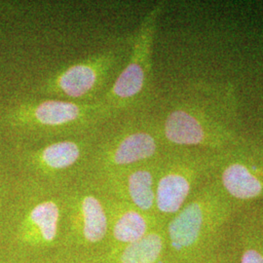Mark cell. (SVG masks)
I'll return each mask as SVG.
<instances>
[{
    "label": "cell",
    "instance_id": "cell-5",
    "mask_svg": "<svg viewBox=\"0 0 263 263\" xmlns=\"http://www.w3.org/2000/svg\"><path fill=\"white\" fill-rule=\"evenodd\" d=\"M102 103L73 102L56 98L26 100L12 105L4 115L10 128L35 139H66L92 133L103 121Z\"/></svg>",
    "mask_w": 263,
    "mask_h": 263
},
{
    "label": "cell",
    "instance_id": "cell-13",
    "mask_svg": "<svg viewBox=\"0 0 263 263\" xmlns=\"http://www.w3.org/2000/svg\"><path fill=\"white\" fill-rule=\"evenodd\" d=\"M223 250L229 263H263V202L237 212Z\"/></svg>",
    "mask_w": 263,
    "mask_h": 263
},
{
    "label": "cell",
    "instance_id": "cell-11",
    "mask_svg": "<svg viewBox=\"0 0 263 263\" xmlns=\"http://www.w3.org/2000/svg\"><path fill=\"white\" fill-rule=\"evenodd\" d=\"M165 146L159 125H132L95 146L88 174L100 175L158 159Z\"/></svg>",
    "mask_w": 263,
    "mask_h": 263
},
{
    "label": "cell",
    "instance_id": "cell-16",
    "mask_svg": "<svg viewBox=\"0 0 263 263\" xmlns=\"http://www.w3.org/2000/svg\"><path fill=\"white\" fill-rule=\"evenodd\" d=\"M18 179L19 176L10 173L8 170L0 164V214L11 197ZM0 263H3L1 257Z\"/></svg>",
    "mask_w": 263,
    "mask_h": 263
},
{
    "label": "cell",
    "instance_id": "cell-19",
    "mask_svg": "<svg viewBox=\"0 0 263 263\" xmlns=\"http://www.w3.org/2000/svg\"><path fill=\"white\" fill-rule=\"evenodd\" d=\"M13 7V5L11 3L7 2H0V12L2 11H6V10H11Z\"/></svg>",
    "mask_w": 263,
    "mask_h": 263
},
{
    "label": "cell",
    "instance_id": "cell-1",
    "mask_svg": "<svg viewBox=\"0 0 263 263\" xmlns=\"http://www.w3.org/2000/svg\"><path fill=\"white\" fill-rule=\"evenodd\" d=\"M63 189L20 175L0 214V257L22 262L63 252Z\"/></svg>",
    "mask_w": 263,
    "mask_h": 263
},
{
    "label": "cell",
    "instance_id": "cell-3",
    "mask_svg": "<svg viewBox=\"0 0 263 263\" xmlns=\"http://www.w3.org/2000/svg\"><path fill=\"white\" fill-rule=\"evenodd\" d=\"M239 210L216 179H208L165 224L171 263H194L220 252Z\"/></svg>",
    "mask_w": 263,
    "mask_h": 263
},
{
    "label": "cell",
    "instance_id": "cell-6",
    "mask_svg": "<svg viewBox=\"0 0 263 263\" xmlns=\"http://www.w3.org/2000/svg\"><path fill=\"white\" fill-rule=\"evenodd\" d=\"M220 152L174 147L160 158L156 182V216L166 224L192 194L213 178Z\"/></svg>",
    "mask_w": 263,
    "mask_h": 263
},
{
    "label": "cell",
    "instance_id": "cell-12",
    "mask_svg": "<svg viewBox=\"0 0 263 263\" xmlns=\"http://www.w3.org/2000/svg\"><path fill=\"white\" fill-rule=\"evenodd\" d=\"M160 158L100 175H90L109 197L128 203L146 215L157 217L156 182Z\"/></svg>",
    "mask_w": 263,
    "mask_h": 263
},
{
    "label": "cell",
    "instance_id": "cell-18",
    "mask_svg": "<svg viewBox=\"0 0 263 263\" xmlns=\"http://www.w3.org/2000/svg\"><path fill=\"white\" fill-rule=\"evenodd\" d=\"M194 263H229V259H228L226 251L222 249L217 254Z\"/></svg>",
    "mask_w": 263,
    "mask_h": 263
},
{
    "label": "cell",
    "instance_id": "cell-15",
    "mask_svg": "<svg viewBox=\"0 0 263 263\" xmlns=\"http://www.w3.org/2000/svg\"><path fill=\"white\" fill-rule=\"evenodd\" d=\"M101 263H171L165 224L156 227L141 240L110 252Z\"/></svg>",
    "mask_w": 263,
    "mask_h": 263
},
{
    "label": "cell",
    "instance_id": "cell-17",
    "mask_svg": "<svg viewBox=\"0 0 263 263\" xmlns=\"http://www.w3.org/2000/svg\"><path fill=\"white\" fill-rule=\"evenodd\" d=\"M13 263H101V261L63 251L36 259Z\"/></svg>",
    "mask_w": 263,
    "mask_h": 263
},
{
    "label": "cell",
    "instance_id": "cell-10",
    "mask_svg": "<svg viewBox=\"0 0 263 263\" xmlns=\"http://www.w3.org/2000/svg\"><path fill=\"white\" fill-rule=\"evenodd\" d=\"M213 178L240 209L263 202V141L243 138L220 152Z\"/></svg>",
    "mask_w": 263,
    "mask_h": 263
},
{
    "label": "cell",
    "instance_id": "cell-8",
    "mask_svg": "<svg viewBox=\"0 0 263 263\" xmlns=\"http://www.w3.org/2000/svg\"><path fill=\"white\" fill-rule=\"evenodd\" d=\"M163 9L162 3L152 7L132 36L127 65L100 99L106 119L131 107L146 91L151 79L154 39Z\"/></svg>",
    "mask_w": 263,
    "mask_h": 263
},
{
    "label": "cell",
    "instance_id": "cell-4",
    "mask_svg": "<svg viewBox=\"0 0 263 263\" xmlns=\"http://www.w3.org/2000/svg\"><path fill=\"white\" fill-rule=\"evenodd\" d=\"M62 248L64 252L96 260L108 253L107 197L90 174L63 189Z\"/></svg>",
    "mask_w": 263,
    "mask_h": 263
},
{
    "label": "cell",
    "instance_id": "cell-2",
    "mask_svg": "<svg viewBox=\"0 0 263 263\" xmlns=\"http://www.w3.org/2000/svg\"><path fill=\"white\" fill-rule=\"evenodd\" d=\"M238 125L233 91L201 86L173 105L159 127L166 145L222 152L243 139Z\"/></svg>",
    "mask_w": 263,
    "mask_h": 263
},
{
    "label": "cell",
    "instance_id": "cell-9",
    "mask_svg": "<svg viewBox=\"0 0 263 263\" xmlns=\"http://www.w3.org/2000/svg\"><path fill=\"white\" fill-rule=\"evenodd\" d=\"M126 47L118 44L65 66L43 82L40 94L73 102H93L122 63Z\"/></svg>",
    "mask_w": 263,
    "mask_h": 263
},
{
    "label": "cell",
    "instance_id": "cell-14",
    "mask_svg": "<svg viewBox=\"0 0 263 263\" xmlns=\"http://www.w3.org/2000/svg\"><path fill=\"white\" fill-rule=\"evenodd\" d=\"M106 197L109 218L108 253L135 243L156 227L165 224L158 217L146 215L128 203L107 194Z\"/></svg>",
    "mask_w": 263,
    "mask_h": 263
},
{
    "label": "cell",
    "instance_id": "cell-7",
    "mask_svg": "<svg viewBox=\"0 0 263 263\" xmlns=\"http://www.w3.org/2000/svg\"><path fill=\"white\" fill-rule=\"evenodd\" d=\"M94 148V137L90 133L24 149L18 154L21 176L66 187L88 174Z\"/></svg>",
    "mask_w": 263,
    "mask_h": 263
}]
</instances>
